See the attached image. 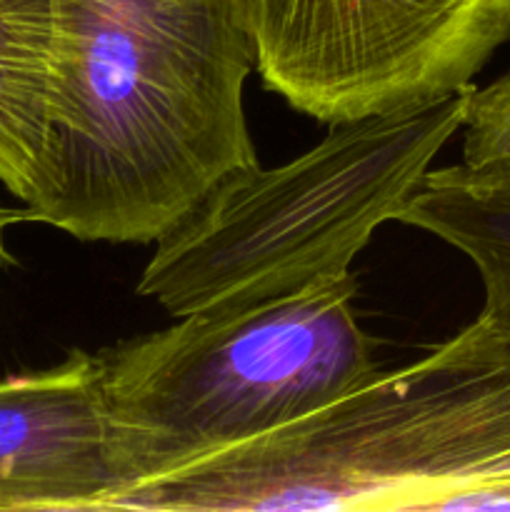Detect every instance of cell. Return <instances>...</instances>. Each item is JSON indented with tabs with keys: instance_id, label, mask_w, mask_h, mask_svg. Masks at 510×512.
<instances>
[{
	"instance_id": "cell-1",
	"label": "cell",
	"mask_w": 510,
	"mask_h": 512,
	"mask_svg": "<svg viewBox=\"0 0 510 512\" xmlns=\"http://www.w3.org/2000/svg\"><path fill=\"white\" fill-rule=\"evenodd\" d=\"M53 175L23 220L83 243H155L260 163L243 90L248 0H58Z\"/></svg>"
},
{
	"instance_id": "cell-2",
	"label": "cell",
	"mask_w": 510,
	"mask_h": 512,
	"mask_svg": "<svg viewBox=\"0 0 510 512\" xmlns=\"http://www.w3.org/2000/svg\"><path fill=\"white\" fill-rule=\"evenodd\" d=\"M130 512H510V340L478 320L268 435L130 485Z\"/></svg>"
},
{
	"instance_id": "cell-3",
	"label": "cell",
	"mask_w": 510,
	"mask_h": 512,
	"mask_svg": "<svg viewBox=\"0 0 510 512\" xmlns=\"http://www.w3.org/2000/svg\"><path fill=\"white\" fill-rule=\"evenodd\" d=\"M470 88L333 123L308 153L233 173L155 240L135 293L185 318L353 275L350 263L460 133Z\"/></svg>"
},
{
	"instance_id": "cell-4",
	"label": "cell",
	"mask_w": 510,
	"mask_h": 512,
	"mask_svg": "<svg viewBox=\"0 0 510 512\" xmlns=\"http://www.w3.org/2000/svg\"><path fill=\"white\" fill-rule=\"evenodd\" d=\"M355 278L240 308L200 310L98 353L138 483L285 428L380 370Z\"/></svg>"
},
{
	"instance_id": "cell-5",
	"label": "cell",
	"mask_w": 510,
	"mask_h": 512,
	"mask_svg": "<svg viewBox=\"0 0 510 512\" xmlns=\"http://www.w3.org/2000/svg\"><path fill=\"white\" fill-rule=\"evenodd\" d=\"M255 73L333 125L450 98L510 40V0H248Z\"/></svg>"
},
{
	"instance_id": "cell-6",
	"label": "cell",
	"mask_w": 510,
	"mask_h": 512,
	"mask_svg": "<svg viewBox=\"0 0 510 512\" xmlns=\"http://www.w3.org/2000/svg\"><path fill=\"white\" fill-rule=\"evenodd\" d=\"M135 483L98 353L0 380V510L110 512Z\"/></svg>"
},
{
	"instance_id": "cell-7",
	"label": "cell",
	"mask_w": 510,
	"mask_h": 512,
	"mask_svg": "<svg viewBox=\"0 0 510 512\" xmlns=\"http://www.w3.org/2000/svg\"><path fill=\"white\" fill-rule=\"evenodd\" d=\"M58 0H0V183L38 208L53 175Z\"/></svg>"
},
{
	"instance_id": "cell-8",
	"label": "cell",
	"mask_w": 510,
	"mask_h": 512,
	"mask_svg": "<svg viewBox=\"0 0 510 512\" xmlns=\"http://www.w3.org/2000/svg\"><path fill=\"white\" fill-rule=\"evenodd\" d=\"M398 220L445 240L475 265L485 293L475 320L510 340V168H430Z\"/></svg>"
},
{
	"instance_id": "cell-9",
	"label": "cell",
	"mask_w": 510,
	"mask_h": 512,
	"mask_svg": "<svg viewBox=\"0 0 510 512\" xmlns=\"http://www.w3.org/2000/svg\"><path fill=\"white\" fill-rule=\"evenodd\" d=\"M460 133L468 168H510V75L470 88Z\"/></svg>"
},
{
	"instance_id": "cell-10",
	"label": "cell",
	"mask_w": 510,
	"mask_h": 512,
	"mask_svg": "<svg viewBox=\"0 0 510 512\" xmlns=\"http://www.w3.org/2000/svg\"><path fill=\"white\" fill-rule=\"evenodd\" d=\"M10 223H18V213H13V210H0V268L13 265V255L8 253V245H5V228Z\"/></svg>"
}]
</instances>
